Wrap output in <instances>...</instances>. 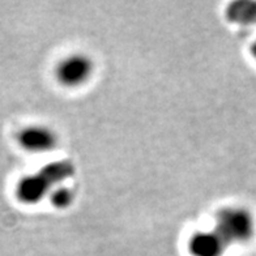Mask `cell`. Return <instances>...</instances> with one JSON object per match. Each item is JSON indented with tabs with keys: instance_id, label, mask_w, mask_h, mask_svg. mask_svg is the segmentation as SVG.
<instances>
[{
	"instance_id": "cell-1",
	"label": "cell",
	"mask_w": 256,
	"mask_h": 256,
	"mask_svg": "<svg viewBox=\"0 0 256 256\" xmlns=\"http://www.w3.org/2000/svg\"><path fill=\"white\" fill-rule=\"evenodd\" d=\"M214 232L230 244H242L252 240L256 232V222L252 213L242 206H226L216 214Z\"/></svg>"
},
{
	"instance_id": "cell-4",
	"label": "cell",
	"mask_w": 256,
	"mask_h": 256,
	"mask_svg": "<svg viewBox=\"0 0 256 256\" xmlns=\"http://www.w3.org/2000/svg\"><path fill=\"white\" fill-rule=\"evenodd\" d=\"M18 144L28 152L44 153L56 146L58 136L51 128L44 126H30L17 135Z\"/></svg>"
},
{
	"instance_id": "cell-7",
	"label": "cell",
	"mask_w": 256,
	"mask_h": 256,
	"mask_svg": "<svg viewBox=\"0 0 256 256\" xmlns=\"http://www.w3.org/2000/svg\"><path fill=\"white\" fill-rule=\"evenodd\" d=\"M74 191L66 186H58L50 194L51 204L58 209H66L74 202Z\"/></svg>"
},
{
	"instance_id": "cell-8",
	"label": "cell",
	"mask_w": 256,
	"mask_h": 256,
	"mask_svg": "<svg viewBox=\"0 0 256 256\" xmlns=\"http://www.w3.org/2000/svg\"><path fill=\"white\" fill-rule=\"evenodd\" d=\"M251 55L256 59V40H254V44H251Z\"/></svg>"
},
{
	"instance_id": "cell-3",
	"label": "cell",
	"mask_w": 256,
	"mask_h": 256,
	"mask_svg": "<svg viewBox=\"0 0 256 256\" xmlns=\"http://www.w3.org/2000/svg\"><path fill=\"white\" fill-rule=\"evenodd\" d=\"M55 187L51 184L42 172L38 170L34 174L25 176L17 182L16 186V198L18 202L33 206L37 202H42L46 196H50L51 191Z\"/></svg>"
},
{
	"instance_id": "cell-2",
	"label": "cell",
	"mask_w": 256,
	"mask_h": 256,
	"mask_svg": "<svg viewBox=\"0 0 256 256\" xmlns=\"http://www.w3.org/2000/svg\"><path fill=\"white\" fill-rule=\"evenodd\" d=\"M94 70V63L85 54H72L58 63L55 76L64 86H80L90 78Z\"/></svg>"
},
{
	"instance_id": "cell-5",
	"label": "cell",
	"mask_w": 256,
	"mask_h": 256,
	"mask_svg": "<svg viewBox=\"0 0 256 256\" xmlns=\"http://www.w3.org/2000/svg\"><path fill=\"white\" fill-rule=\"evenodd\" d=\"M225 248V242L214 230L195 232L188 240V251L192 256H222Z\"/></svg>"
},
{
	"instance_id": "cell-6",
	"label": "cell",
	"mask_w": 256,
	"mask_h": 256,
	"mask_svg": "<svg viewBox=\"0 0 256 256\" xmlns=\"http://www.w3.org/2000/svg\"><path fill=\"white\" fill-rule=\"evenodd\" d=\"M40 172L50 180L51 184L58 187V186H62L64 180H67L74 176V166L71 161L62 160V161L48 162L44 168H40Z\"/></svg>"
}]
</instances>
